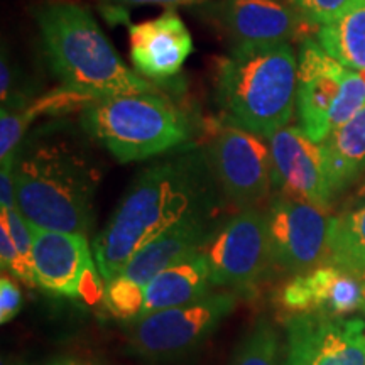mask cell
<instances>
[{"label": "cell", "instance_id": "cell-1", "mask_svg": "<svg viewBox=\"0 0 365 365\" xmlns=\"http://www.w3.org/2000/svg\"><path fill=\"white\" fill-rule=\"evenodd\" d=\"M207 153L186 145L140 171L93 240L100 276L110 282L144 245L191 212L215 203Z\"/></svg>", "mask_w": 365, "mask_h": 365}, {"label": "cell", "instance_id": "cell-2", "mask_svg": "<svg viewBox=\"0 0 365 365\" xmlns=\"http://www.w3.org/2000/svg\"><path fill=\"white\" fill-rule=\"evenodd\" d=\"M100 181L88 144L65 122L29 132L14 164L17 207L31 225L46 230L88 235Z\"/></svg>", "mask_w": 365, "mask_h": 365}, {"label": "cell", "instance_id": "cell-3", "mask_svg": "<svg viewBox=\"0 0 365 365\" xmlns=\"http://www.w3.org/2000/svg\"><path fill=\"white\" fill-rule=\"evenodd\" d=\"M33 16L49 68L66 88L91 100L159 91L122 61L88 9L70 0H48L34 7Z\"/></svg>", "mask_w": 365, "mask_h": 365}, {"label": "cell", "instance_id": "cell-4", "mask_svg": "<svg viewBox=\"0 0 365 365\" xmlns=\"http://www.w3.org/2000/svg\"><path fill=\"white\" fill-rule=\"evenodd\" d=\"M298 58L289 43L239 44L217 68V103L225 122L269 139L289 125Z\"/></svg>", "mask_w": 365, "mask_h": 365}, {"label": "cell", "instance_id": "cell-5", "mask_svg": "<svg viewBox=\"0 0 365 365\" xmlns=\"http://www.w3.org/2000/svg\"><path fill=\"white\" fill-rule=\"evenodd\" d=\"M80 124L122 164L161 156L193 137L188 113L161 91L91 100L81 108Z\"/></svg>", "mask_w": 365, "mask_h": 365}, {"label": "cell", "instance_id": "cell-6", "mask_svg": "<svg viewBox=\"0 0 365 365\" xmlns=\"http://www.w3.org/2000/svg\"><path fill=\"white\" fill-rule=\"evenodd\" d=\"M364 107V76L331 58L318 41H301L296 108L304 134L314 143H323Z\"/></svg>", "mask_w": 365, "mask_h": 365}, {"label": "cell", "instance_id": "cell-7", "mask_svg": "<svg viewBox=\"0 0 365 365\" xmlns=\"http://www.w3.org/2000/svg\"><path fill=\"white\" fill-rule=\"evenodd\" d=\"M234 308L235 294L217 293L186 307L143 314L129 327L132 354L148 360L180 359L210 339Z\"/></svg>", "mask_w": 365, "mask_h": 365}, {"label": "cell", "instance_id": "cell-8", "mask_svg": "<svg viewBox=\"0 0 365 365\" xmlns=\"http://www.w3.org/2000/svg\"><path fill=\"white\" fill-rule=\"evenodd\" d=\"M212 286L250 291L272 264L266 213L255 207L242 208L217 228L203 247Z\"/></svg>", "mask_w": 365, "mask_h": 365}, {"label": "cell", "instance_id": "cell-9", "mask_svg": "<svg viewBox=\"0 0 365 365\" xmlns=\"http://www.w3.org/2000/svg\"><path fill=\"white\" fill-rule=\"evenodd\" d=\"M272 264L282 271L304 274L327 264L330 212L277 193L266 212Z\"/></svg>", "mask_w": 365, "mask_h": 365}, {"label": "cell", "instance_id": "cell-10", "mask_svg": "<svg viewBox=\"0 0 365 365\" xmlns=\"http://www.w3.org/2000/svg\"><path fill=\"white\" fill-rule=\"evenodd\" d=\"M212 175L240 208L254 207L272 188L271 148L266 137L225 122L207 149Z\"/></svg>", "mask_w": 365, "mask_h": 365}, {"label": "cell", "instance_id": "cell-11", "mask_svg": "<svg viewBox=\"0 0 365 365\" xmlns=\"http://www.w3.org/2000/svg\"><path fill=\"white\" fill-rule=\"evenodd\" d=\"M284 365H365V322L294 314L286 323Z\"/></svg>", "mask_w": 365, "mask_h": 365}, {"label": "cell", "instance_id": "cell-12", "mask_svg": "<svg viewBox=\"0 0 365 365\" xmlns=\"http://www.w3.org/2000/svg\"><path fill=\"white\" fill-rule=\"evenodd\" d=\"M200 12L235 46L303 41L314 29L284 0H210Z\"/></svg>", "mask_w": 365, "mask_h": 365}, {"label": "cell", "instance_id": "cell-13", "mask_svg": "<svg viewBox=\"0 0 365 365\" xmlns=\"http://www.w3.org/2000/svg\"><path fill=\"white\" fill-rule=\"evenodd\" d=\"M267 140L271 148L272 188L287 198L331 212L333 191L327 176L322 144L309 139L296 125L284 127Z\"/></svg>", "mask_w": 365, "mask_h": 365}, {"label": "cell", "instance_id": "cell-14", "mask_svg": "<svg viewBox=\"0 0 365 365\" xmlns=\"http://www.w3.org/2000/svg\"><path fill=\"white\" fill-rule=\"evenodd\" d=\"M29 227L38 286L53 296L78 298L86 274L95 269L86 235Z\"/></svg>", "mask_w": 365, "mask_h": 365}, {"label": "cell", "instance_id": "cell-15", "mask_svg": "<svg viewBox=\"0 0 365 365\" xmlns=\"http://www.w3.org/2000/svg\"><path fill=\"white\" fill-rule=\"evenodd\" d=\"M130 61L145 80L166 81L181 71L193 53V39L181 17L170 9L156 19L129 26Z\"/></svg>", "mask_w": 365, "mask_h": 365}, {"label": "cell", "instance_id": "cell-16", "mask_svg": "<svg viewBox=\"0 0 365 365\" xmlns=\"http://www.w3.org/2000/svg\"><path fill=\"white\" fill-rule=\"evenodd\" d=\"M279 303L293 317L309 313L346 317L364 309V284L354 274L323 264L287 282L279 293Z\"/></svg>", "mask_w": 365, "mask_h": 365}, {"label": "cell", "instance_id": "cell-17", "mask_svg": "<svg viewBox=\"0 0 365 365\" xmlns=\"http://www.w3.org/2000/svg\"><path fill=\"white\" fill-rule=\"evenodd\" d=\"M213 217H215V203H208L191 212L170 230L144 245L130 259L120 276L145 287L159 272L202 252L205 244L215 232Z\"/></svg>", "mask_w": 365, "mask_h": 365}, {"label": "cell", "instance_id": "cell-18", "mask_svg": "<svg viewBox=\"0 0 365 365\" xmlns=\"http://www.w3.org/2000/svg\"><path fill=\"white\" fill-rule=\"evenodd\" d=\"M210 286V266L202 250L159 272L144 287L143 314L195 303L208 294Z\"/></svg>", "mask_w": 365, "mask_h": 365}, {"label": "cell", "instance_id": "cell-19", "mask_svg": "<svg viewBox=\"0 0 365 365\" xmlns=\"http://www.w3.org/2000/svg\"><path fill=\"white\" fill-rule=\"evenodd\" d=\"M319 144L335 196L349 188L365 170V107Z\"/></svg>", "mask_w": 365, "mask_h": 365}, {"label": "cell", "instance_id": "cell-20", "mask_svg": "<svg viewBox=\"0 0 365 365\" xmlns=\"http://www.w3.org/2000/svg\"><path fill=\"white\" fill-rule=\"evenodd\" d=\"M327 264L354 274L359 279L365 276V202L333 217Z\"/></svg>", "mask_w": 365, "mask_h": 365}, {"label": "cell", "instance_id": "cell-21", "mask_svg": "<svg viewBox=\"0 0 365 365\" xmlns=\"http://www.w3.org/2000/svg\"><path fill=\"white\" fill-rule=\"evenodd\" d=\"M317 41L325 51L349 70L365 71V6L349 12L317 31Z\"/></svg>", "mask_w": 365, "mask_h": 365}, {"label": "cell", "instance_id": "cell-22", "mask_svg": "<svg viewBox=\"0 0 365 365\" xmlns=\"http://www.w3.org/2000/svg\"><path fill=\"white\" fill-rule=\"evenodd\" d=\"M277 333L266 318H261L240 341L230 365H277Z\"/></svg>", "mask_w": 365, "mask_h": 365}, {"label": "cell", "instance_id": "cell-23", "mask_svg": "<svg viewBox=\"0 0 365 365\" xmlns=\"http://www.w3.org/2000/svg\"><path fill=\"white\" fill-rule=\"evenodd\" d=\"M103 301L113 317L132 322L144 312V287L118 276L108 282Z\"/></svg>", "mask_w": 365, "mask_h": 365}, {"label": "cell", "instance_id": "cell-24", "mask_svg": "<svg viewBox=\"0 0 365 365\" xmlns=\"http://www.w3.org/2000/svg\"><path fill=\"white\" fill-rule=\"evenodd\" d=\"M293 2L304 21L317 31L322 26L341 19L354 9L365 6V0H293Z\"/></svg>", "mask_w": 365, "mask_h": 365}, {"label": "cell", "instance_id": "cell-25", "mask_svg": "<svg viewBox=\"0 0 365 365\" xmlns=\"http://www.w3.org/2000/svg\"><path fill=\"white\" fill-rule=\"evenodd\" d=\"M0 262H2L4 271H9L12 276H16L17 279L31 287V281L24 271V266H22L21 255L17 252L11 230H9L7 222L4 218H0Z\"/></svg>", "mask_w": 365, "mask_h": 365}, {"label": "cell", "instance_id": "cell-26", "mask_svg": "<svg viewBox=\"0 0 365 365\" xmlns=\"http://www.w3.org/2000/svg\"><path fill=\"white\" fill-rule=\"evenodd\" d=\"M22 308V293L19 286L7 274L0 279V323L7 325L17 317Z\"/></svg>", "mask_w": 365, "mask_h": 365}, {"label": "cell", "instance_id": "cell-27", "mask_svg": "<svg viewBox=\"0 0 365 365\" xmlns=\"http://www.w3.org/2000/svg\"><path fill=\"white\" fill-rule=\"evenodd\" d=\"M103 6L112 9L113 14L124 12L127 7L134 6H148V4H161V6L175 7V6H195V4H207L210 0H100Z\"/></svg>", "mask_w": 365, "mask_h": 365}, {"label": "cell", "instance_id": "cell-28", "mask_svg": "<svg viewBox=\"0 0 365 365\" xmlns=\"http://www.w3.org/2000/svg\"><path fill=\"white\" fill-rule=\"evenodd\" d=\"M17 207L16 182H14V164H6L0 170V210Z\"/></svg>", "mask_w": 365, "mask_h": 365}, {"label": "cell", "instance_id": "cell-29", "mask_svg": "<svg viewBox=\"0 0 365 365\" xmlns=\"http://www.w3.org/2000/svg\"><path fill=\"white\" fill-rule=\"evenodd\" d=\"M357 198L359 200H364L365 198V181H364V185L360 186V190L357 191Z\"/></svg>", "mask_w": 365, "mask_h": 365}, {"label": "cell", "instance_id": "cell-30", "mask_svg": "<svg viewBox=\"0 0 365 365\" xmlns=\"http://www.w3.org/2000/svg\"><path fill=\"white\" fill-rule=\"evenodd\" d=\"M53 365H78V364H75V362H65V360H61V362L53 364Z\"/></svg>", "mask_w": 365, "mask_h": 365}, {"label": "cell", "instance_id": "cell-31", "mask_svg": "<svg viewBox=\"0 0 365 365\" xmlns=\"http://www.w3.org/2000/svg\"><path fill=\"white\" fill-rule=\"evenodd\" d=\"M362 284H364V298H365V279H362ZM364 312H365V303H364Z\"/></svg>", "mask_w": 365, "mask_h": 365}, {"label": "cell", "instance_id": "cell-32", "mask_svg": "<svg viewBox=\"0 0 365 365\" xmlns=\"http://www.w3.org/2000/svg\"><path fill=\"white\" fill-rule=\"evenodd\" d=\"M362 279H365V276H364V277H362Z\"/></svg>", "mask_w": 365, "mask_h": 365}]
</instances>
